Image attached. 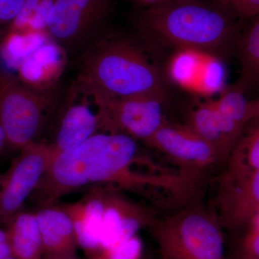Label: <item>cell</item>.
<instances>
[{
    "label": "cell",
    "instance_id": "21",
    "mask_svg": "<svg viewBox=\"0 0 259 259\" xmlns=\"http://www.w3.org/2000/svg\"><path fill=\"white\" fill-rule=\"evenodd\" d=\"M201 53L190 50H180L172 58L169 73L172 79L178 83L187 84L197 76L202 66Z\"/></svg>",
    "mask_w": 259,
    "mask_h": 259
},
{
    "label": "cell",
    "instance_id": "13",
    "mask_svg": "<svg viewBox=\"0 0 259 259\" xmlns=\"http://www.w3.org/2000/svg\"><path fill=\"white\" fill-rule=\"evenodd\" d=\"M187 125L217 151L223 166L246 129L218 111L212 101L192 110Z\"/></svg>",
    "mask_w": 259,
    "mask_h": 259
},
{
    "label": "cell",
    "instance_id": "38",
    "mask_svg": "<svg viewBox=\"0 0 259 259\" xmlns=\"http://www.w3.org/2000/svg\"><path fill=\"white\" fill-rule=\"evenodd\" d=\"M1 77H2V76H1V75H0V79H1Z\"/></svg>",
    "mask_w": 259,
    "mask_h": 259
},
{
    "label": "cell",
    "instance_id": "9",
    "mask_svg": "<svg viewBox=\"0 0 259 259\" xmlns=\"http://www.w3.org/2000/svg\"><path fill=\"white\" fill-rule=\"evenodd\" d=\"M144 144L175 166L202 176L214 167L223 165L217 151L187 124L166 120Z\"/></svg>",
    "mask_w": 259,
    "mask_h": 259
},
{
    "label": "cell",
    "instance_id": "17",
    "mask_svg": "<svg viewBox=\"0 0 259 259\" xmlns=\"http://www.w3.org/2000/svg\"><path fill=\"white\" fill-rule=\"evenodd\" d=\"M8 243L18 259H42L41 233L35 213L19 212L7 224Z\"/></svg>",
    "mask_w": 259,
    "mask_h": 259
},
{
    "label": "cell",
    "instance_id": "34",
    "mask_svg": "<svg viewBox=\"0 0 259 259\" xmlns=\"http://www.w3.org/2000/svg\"><path fill=\"white\" fill-rule=\"evenodd\" d=\"M42 259H79L76 256H44Z\"/></svg>",
    "mask_w": 259,
    "mask_h": 259
},
{
    "label": "cell",
    "instance_id": "20",
    "mask_svg": "<svg viewBox=\"0 0 259 259\" xmlns=\"http://www.w3.org/2000/svg\"><path fill=\"white\" fill-rule=\"evenodd\" d=\"M0 44V55L7 66L18 69L24 61L51 38L48 31L7 32Z\"/></svg>",
    "mask_w": 259,
    "mask_h": 259
},
{
    "label": "cell",
    "instance_id": "15",
    "mask_svg": "<svg viewBox=\"0 0 259 259\" xmlns=\"http://www.w3.org/2000/svg\"><path fill=\"white\" fill-rule=\"evenodd\" d=\"M66 54L61 46L50 39L19 66V81L34 90L51 92L62 74Z\"/></svg>",
    "mask_w": 259,
    "mask_h": 259
},
{
    "label": "cell",
    "instance_id": "3",
    "mask_svg": "<svg viewBox=\"0 0 259 259\" xmlns=\"http://www.w3.org/2000/svg\"><path fill=\"white\" fill-rule=\"evenodd\" d=\"M148 229L161 259H225L217 212L199 202L158 216Z\"/></svg>",
    "mask_w": 259,
    "mask_h": 259
},
{
    "label": "cell",
    "instance_id": "6",
    "mask_svg": "<svg viewBox=\"0 0 259 259\" xmlns=\"http://www.w3.org/2000/svg\"><path fill=\"white\" fill-rule=\"evenodd\" d=\"M113 0H55L47 30L65 51L85 49L106 32Z\"/></svg>",
    "mask_w": 259,
    "mask_h": 259
},
{
    "label": "cell",
    "instance_id": "2",
    "mask_svg": "<svg viewBox=\"0 0 259 259\" xmlns=\"http://www.w3.org/2000/svg\"><path fill=\"white\" fill-rule=\"evenodd\" d=\"M105 32L83 49L74 85L107 98L167 97L163 73L141 41Z\"/></svg>",
    "mask_w": 259,
    "mask_h": 259
},
{
    "label": "cell",
    "instance_id": "29",
    "mask_svg": "<svg viewBox=\"0 0 259 259\" xmlns=\"http://www.w3.org/2000/svg\"><path fill=\"white\" fill-rule=\"evenodd\" d=\"M130 2L135 8L143 10L163 4L166 3L167 0H130Z\"/></svg>",
    "mask_w": 259,
    "mask_h": 259
},
{
    "label": "cell",
    "instance_id": "31",
    "mask_svg": "<svg viewBox=\"0 0 259 259\" xmlns=\"http://www.w3.org/2000/svg\"><path fill=\"white\" fill-rule=\"evenodd\" d=\"M6 144H8V143H7L6 135H5V130L3 128L1 120H0V153L4 149Z\"/></svg>",
    "mask_w": 259,
    "mask_h": 259
},
{
    "label": "cell",
    "instance_id": "11",
    "mask_svg": "<svg viewBox=\"0 0 259 259\" xmlns=\"http://www.w3.org/2000/svg\"><path fill=\"white\" fill-rule=\"evenodd\" d=\"M100 115L93 96L72 85L54 142L53 158L68 152L97 134Z\"/></svg>",
    "mask_w": 259,
    "mask_h": 259
},
{
    "label": "cell",
    "instance_id": "37",
    "mask_svg": "<svg viewBox=\"0 0 259 259\" xmlns=\"http://www.w3.org/2000/svg\"><path fill=\"white\" fill-rule=\"evenodd\" d=\"M1 178H2V176H0V183H1Z\"/></svg>",
    "mask_w": 259,
    "mask_h": 259
},
{
    "label": "cell",
    "instance_id": "39",
    "mask_svg": "<svg viewBox=\"0 0 259 259\" xmlns=\"http://www.w3.org/2000/svg\"><path fill=\"white\" fill-rule=\"evenodd\" d=\"M241 259H242V258H241Z\"/></svg>",
    "mask_w": 259,
    "mask_h": 259
},
{
    "label": "cell",
    "instance_id": "14",
    "mask_svg": "<svg viewBox=\"0 0 259 259\" xmlns=\"http://www.w3.org/2000/svg\"><path fill=\"white\" fill-rule=\"evenodd\" d=\"M63 208L72 221L78 245L93 256L98 253L101 250L103 189H97Z\"/></svg>",
    "mask_w": 259,
    "mask_h": 259
},
{
    "label": "cell",
    "instance_id": "4",
    "mask_svg": "<svg viewBox=\"0 0 259 259\" xmlns=\"http://www.w3.org/2000/svg\"><path fill=\"white\" fill-rule=\"evenodd\" d=\"M51 92L29 88L11 76L0 79V120L7 143L22 148L35 142L51 105Z\"/></svg>",
    "mask_w": 259,
    "mask_h": 259
},
{
    "label": "cell",
    "instance_id": "8",
    "mask_svg": "<svg viewBox=\"0 0 259 259\" xmlns=\"http://www.w3.org/2000/svg\"><path fill=\"white\" fill-rule=\"evenodd\" d=\"M53 158L51 144L35 142L20 148L0 183V223L8 224L37 188Z\"/></svg>",
    "mask_w": 259,
    "mask_h": 259
},
{
    "label": "cell",
    "instance_id": "30",
    "mask_svg": "<svg viewBox=\"0 0 259 259\" xmlns=\"http://www.w3.org/2000/svg\"><path fill=\"white\" fill-rule=\"evenodd\" d=\"M12 255L11 249L8 242L0 243V259H5Z\"/></svg>",
    "mask_w": 259,
    "mask_h": 259
},
{
    "label": "cell",
    "instance_id": "35",
    "mask_svg": "<svg viewBox=\"0 0 259 259\" xmlns=\"http://www.w3.org/2000/svg\"><path fill=\"white\" fill-rule=\"evenodd\" d=\"M5 259H18V258H15V257L13 256V255H10V256L8 257V258H6Z\"/></svg>",
    "mask_w": 259,
    "mask_h": 259
},
{
    "label": "cell",
    "instance_id": "19",
    "mask_svg": "<svg viewBox=\"0 0 259 259\" xmlns=\"http://www.w3.org/2000/svg\"><path fill=\"white\" fill-rule=\"evenodd\" d=\"M250 21L240 34L235 54L241 66L238 82L246 90L254 84L259 86V16Z\"/></svg>",
    "mask_w": 259,
    "mask_h": 259
},
{
    "label": "cell",
    "instance_id": "12",
    "mask_svg": "<svg viewBox=\"0 0 259 259\" xmlns=\"http://www.w3.org/2000/svg\"><path fill=\"white\" fill-rule=\"evenodd\" d=\"M216 211L223 228L251 226L259 215V170L233 182L220 183Z\"/></svg>",
    "mask_w": 259,
    "mask_h": 259
},
{
    "label": "cell",
    "instance_id": "32",
    "mask_svg": "<svg viewBox=\"0 0 259 259\" xmlns=\"http://www.w3.org/2000/svg\"><path fill=\"white\" fill-rule=\"evenodd\" d=\"M253 103H254V115H253V119L251 122L259 120V95L257 99L253 100Z\"/></svg>",
    "mask_w": 259,
    "mask_h": 259
},
{
    "label": "cell",
    "instance_id": "28",
    "mask_svg": "<svg viewBox=\"0 0 259 259\" xmlns=\"http://www.w3.org/2000/svg\"><path fill=\"white\" fill-rule=\"evenodd\" d=\"M242 259H259V228H250L242 244Z\"/></svg>",
    "mask_w": 259,
    "mask_h": 259
},
{
    "label": "cell",
    "instance_id": "24",
    "mask_svg": "<svg viewBox=\"0 0 259 259\" xmlns=\"http://www.w3.org/2000/svg\"><path fill=\"white\" fill-rule=\"evenodd\" d=\"M219 59L209 57V60L202 67V84L207 90H214L222 84L224 71L223 66L218 62Z\"/></svg>",
    "mask_w": 259,
    "mask_h": 259
},
{
    "label": "cell",
    "instance_id": "25",
    "mask_svg": "<svg viewBox=\"0 0 259 259\" xmlns=\"http://www.w3.org/2000/svg\"><path fill=\"white\" fill-rule=\"evenodd\" d=\"M25 0H0V35L6 33Z\"/></svg>",
    "mask_w": 259,
    "mask_h": 259
},
{
    "label": "cell",
    "instance_id": "16",
    "mask_svg": "<svg viewBox=\"0 0 259 259\" xmlns=\"http://www.w3.org/2000/svg\"><path fill=\"white\" fill-rule=\"evenodd\" d=\"M41 233L44 256H76L74 225L63 207H42L35 212Z\"/></svg>",
    "mask_w": 259,
    "mask_h": 259
},
{
    "label": "cell",
    "instance_id": "1",
    "mask_svg": "<svg viewBox=\"0 0 259 259\" xmlns=\"http://www.w3.org/2000/svg\"><path fill=\"white\" fill-rule=\"evenodd\" d=\"M137 38L148 45L197 51L218 59L236 54L241 20L207 0L171 1L135 16Z\"/></svg>",
    "mask_w": 259,
    "mask_h": 259
},
{
    "label": "cell",
    "instance_id": "18",
    "mask_svg": "<svg viewBox=\"0 0 259 259\" xmlns=\"http://www.w3.org/2000/svg\"><path fill=\"white\" fill-rule=\"evenodd\" d=\"M259 170V120L253 121L225 163L220 183L233 182Z\"/></svg>",
    "mask_w": 259,
    "mask_h": 259
},
{
    "label": "cell",
    "instance_id": "5",
    "mask_svg": "<svg viewBox=\"0 0 259 259\" xmlns=\"http://www.w3.org/2000/svg\"><path fill=\"white\" fill-rule=\"evenodd\" d=\"M108 133H97L78 147L51 160L45 175L30 197L40 207L90 185L97 160L106 144Z\"/></svg>",
    "mask_w": 259,
    "mask_h": 259
},
{
    "label": "cell",
    "instance_id": "27",
    "mask_svg": "<svg viewBox=\"0 0 259 259\" xmlns=\"http://www.w3.org/2000/svg\"><path fill=\"white\" fill-rule=\"evenodd\" d=\"M54 1L55 0H40L29 25V30L48 31V18L50 14Z\"/></svg>",
    "mask_w": 259,
    "mask_h": 259
},
{
    "label": "cell",
    "instance_id": "33",
    "mask_svg": "<svg viewBox=\"0 0 259 259\" xmlns=\"http://www.w3.org/2000/svg\"><path fill=\"white\" fill-rule=\"evenodd\" d=\"M5 242H8L6 231H3L0 228V243H5Z\"/></svg>",
    "mask_w": 259,
    "mask_h": 259
},
{
    "label": "cell",
    "instance_id": "36",
    "mask_svg": "<svg viewBox=\"0 0 259 259\" xmlns=\"http://www.w3.org/2000/svg\"><path fill=\"white\" fill-rule=\"evenodd\" d=\"M171 1H182V0H167L166 3H168V2H171Z\"/></svg>",
    "mask_w": 259,
    "mask_h": 259
},
{
    "label": "cell",
    "instance_id": "10",
    "mask_svg": "<svg viewBox=\"0 0 259 259\" xmlns=\"http://www.w3.org/2000/svg\"><path fill=\"white\" fill-rule=\"evenodd\" d=\"M103 200L101 250L149 228L158 217L154 209L134 202L114 187L103 189Z\"/></svg>",
    "mask_w": 259,
    "mask_h": 259
},
{
    "label": "cell",
    "instance_id": "23",
    "mask_svg": "<svg viewBox=\"0 0 259 259\" xmlns=\"http://www.w3.org/2000/svg\"><path fill=\"white\" fill-rule=\"evenodd\" d=\"M238 20H250L259 16V0H209Z\"/></svg>",
    "mask_w": 259,
    "mask_h": 259
},
{
    "label": "cell",
    "instance_id": "22",
    "mask_svg": "<svg viewBox=\"0 0 259 259\" xmlns=\"http://www.w3.org/2000/svg\"><path fill=\"white\" fill-rule=\"evenodd\" d=\"M143 243L138 235L104 249L91 259H141Z\"/></svg>",
    "mask_w": 259,
    "mask_h": 259
},
{
    "label": "cell",
    "instance_id": "7",
    "mask_svg": "<svg viewBox=\"0 0 259 259\" xmlns=\"http://www.w3.org/2000/svg\"><path fill=\"white\" fill-rule=\"evenodd\" d=\"M89 94L98 108L100 130L102 132L127 135L144 143L166 120L165 99L107 98Z\"/></svg>",
    "mask_w": 259,
    "mask_h": 259
},
{
    "label": "cell",
    "instance_id": "26",
    "mask_svg": "<svg viewBox=\"0 0 259 259\" xmlns=\"http://www.w3.org/2000/svg\"><path fill=\"white\" fill-rule=\"evenodd\" d=\"M40 1V0H25L21 10L7 32L28 31L29 25Z\"/></svg>",
    "mask_w": 259,
    "mask_h": 259
}]
</instances>
